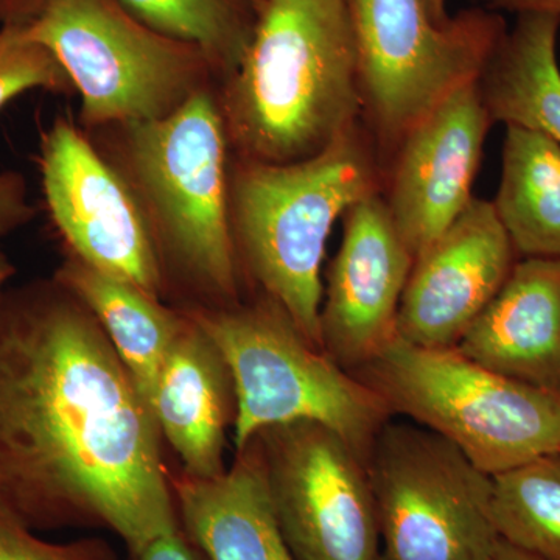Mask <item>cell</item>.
<instances>
[{"label": "cell", "instance_id": "obj_20", "mask_svg": "<svg viewBox=\"0 0 560 560\" xmlns=\"http://www.w3.org/2000/svg\"><path fill=\"white\" fill-rule=\"evenodd\" d=\"M493 209L518 257H560V147L506 127Z\"/></svg>", "mask_w": 560, "mask_h": 560}, {"label": "cell", "instance_id": "obj_18", "mask_svg": "<svg viewBox=\"0 0 560 560\" xmlns=\"http://www.w3.org/2000/svg\"><path fill=\"white\" fill-rule=\"evenodd\" d=\"M54 280L101 323L151 408L162 364L186 319L183 308L168 307L127 280L105 275L72 256L62 261Z\"/></svg>", "mask_w": 560, "mask_h": 560}, {"label": "cell", "instance_id": "obj_12", "mask_svg": "<svg viewBox=\"0 0 560 560\" xmlns=\"http://www.w3.org/2000/svg\"><path fill=\"white\" fill-rule=\"evenodd\" d=\"M341 220L340 249L327 268L320 302V348L355 372L396 338L397 313L416 257L382 194L357 202Z\"/></svg>", "mask_w": 560, "mask_h": 560}, {"label": "cell", "instance_id": "obj_27", "mask_svg": "<svg viewBox=\"0 0 560 560\" xmlns=\"http://www.w3.org/2000/svg\"><path fill=\"white\" fill-rule=\"evenodd\" d=\"M43 2L44 0H0V25L31 20Z\"/></svg>", "mask_w": 560, "mask_h": 560}, {"label": "cell", "instance_id": "obj_28", "mask_svg": "<svg viewBox=\"0 0 560 560\" xmlns=\"http://www.w3.org/2000/svg\"><path fill=\"white\" fill-rule=\"evenodd\" d=\"M492 560H541L536 558V556L529 555V552L521 550V548L512 547V545L506 544V541L501 540L499 550H497L495 556H493Z\"/></svg>", "mask_w": 560, "mask_h": 560}, {"label": "cell", "instance_id": "obj_14", "mask_svg": "<svg viewBox=\"0 0 560 560\" xmlns=\"http://www.w3.org/2000/svg\"><path fill=\"white\" fill-rule=\"evenodd\" d=\"M517 260L492 201L474 198L416 257L397 313V337L420 348H456Z\"/></svg>", "mask_w": 560, "mask_h": 560}, {"label": "cell", "instance_id": "obj_6", "mask_svg": "<svg viewBox=\"0 0 560 560\" xmlns=\"http://www.w3.org/2000/svg\"><path fill=\"white\" fill-rule=\"evenodd\" d=\"M404 416L440 434L495 477L560 453V396L504 377L456 348L394 338L352 372Z\"/></svg>", "mask_w": 560, "mask_h": 560}, {"label": "cell", "instance_id": "obj_3", "mask_svg": "<svg viewBox=\"0 0 560 560\" xmlns=\"http://www.w3.org/2000/svg\"><path fill=\"white\" fill-rule=\"evenodd\" d=\"M383 183L381 151L361 120L307 160L232 161L231 224L243 279L282 305L318 348L331 228L353 205L382 194Z\"/></svg>", "mask_w": 560, "mask_h": 560}, {"label": "cell", "instance_id": "obj_19", "mask_svg": "<svg viewBox=\"0 0 560 560\" xmlns=\"http://www.w3.org/2000/svg\"><path fill=\"white\" fill-rule=\"evenodd\" d=\"M560 20L521 14L480 79L492 124L539 132L560 147Z\"/></svg>", "mask_w": 560, "mask_h": 560}, {"label": "cell", "instance_id": "obj_24", "mask_svg": "<svg viewBox=\"0 0 560 560\" xmlns=\"http://www.w3.org/2000/svg\"><path fill=\"white\" fill-rule=\"evenodd\" d=\"M0 560H117L105 539L50 541L0 508Z\"/></svg>", "mask_w": 560, "mask_h": 560}, {"label": "cell", "instance_id": "obj_16", "mask_svg": "<svg viewBox=\"0 0 560 560\" xmlns=\"http://www.w3.org/2000/svg\"><path fill=\"white\" fill-rule=\"evenodd\" d=\"M183 312L186 319L162 364L151 411L183 474L219 477L228 469L224 452L235 420L234 382L219 348Z\"/></svg>", "mask_w": 560, "mask_h": 560}, {"label": "cell", "instance_id": "obj_23", "mask_svg": "<svg viewBox=\"0 0 560 560\" xmlns=\"http://www.w3.org/2000/svg\"><path fill=\"white\" fill-rule=\"evenodd\" d=\"M72 83L46 47L28 38L24 22L0 25V109L32 90L68 91ZM20 176H0V235L32 217Z\"/></svg>", "mask_w": 560, "mask_h": 560}, {"label": "cell", "instance_id": "obj_13", "mask_svg": "<svg viewBox=\"0 0 560 560\" xmlns=\"http://www.w3.org/2000/svg\"><path fill=\"white\" fill-rule=\"evenodd\" d=\"M492 125L475 81L423 117L390 154L382 197L415 257L474 200Z\"/></svg>", "mask_w": 560, "mask_h": 560}, {"label": "cell", "instance_id": "obj_17", "mask_svg": "<svg viewBox=\"0 0 560 560\" xmlns=\"http://www.w3.org/2000/svg\"><path fill=\"white\" fill-rule=\"evenodd\" d=\"M180 529L209 560H296L272 508L259 441L219 477H171Z\"/></svg>", "mask_w": 560, "mask_h": 560}, {"label": "cell", "instance_id": "obj_2", "mask_svg": "<svg viewBox=\"0 0 560 560\" xmlns=\"http://www.w3.org/2000/svg\"><path fill=\"white\" fill-rule=\"evenodd\" d=\"M221 113L235 158L315 156L361 120L349 0H261Z\"/></svg>", "mask_w": 560, "mask_h": 560}, {"label": "cell", "instance_id": "obj_25", "mask_svg": "<svg viewBox=\"0 0 560 560\" xmlns=\"http://www.w3.org/2000/svg\"><path fill=\"white\" fill-rule=\"evenodd\" d=\"M130 560H209L183 529L162 534L130 555Z\"/></svg>", "mask_w": 560, "mask_h": 560}, {"label": "cell", "instance_id": "obj_5", "mask_svg": "<svg viewBox=\"0 0 560 560\" xmlns=\"http://www.w3.org/2000/svg\"><path fill=\"white\" fill-rule=\"evenodd\" d=\"M219 348L235 393L234 451L285 423L337 431L368 463L393 419L385 400L313 345L278 302L256 294L231 307H183Z\"/></svg>", "mask_w": 560, "mask_h": 560}, {"label": "cell", "instance_id": "obj_9", "mask_svg": "<svg viewBox=\"0 0 560 560\" xmlns=\"http://www.w3.org/2000/svg\"><path fill=\"white\" fill-rule=\"evenodd\" d=\"M381 528L378 560H492L501 537L492 477L440 434L383 427L366 463Z\"/></svg>", "mask_w": 560, "mask_h": 560}, {"label": "cell", "instance_id": "obj_7", "mask_svg": "<svg viewBox=\"0 0 560 560\" xmlns=\"http://www.w3.org/2000/svg\"><path fill=\"white\" fill-rule=\"evenodd\" d=\"M355 35L361 124L383 165L412 127L480 81L508 32L497 11L463 10L438 21L425 0H349Z\"/></svg>", "mask_w": 560, "mask_h": 560}, {"label": "cell", "instance_id": "obj_30", "mask_svg": "<svg viewBox=\"0 0 560 560\" xmlns=\"http://www.w3.org/2000/svg\"><path fill=\"white\" fill-rule=\"evenodd\" d=\"M431 16L438 21L447 20L451 14L447 13V0H425Z\"/></svg>", "mask_w": 560, "mask_h": 560}, {"label": "cell", "instance_id": "obj_10", "mask_svg": "<svg viewBox=\"0 0 560 560\" xmlns=\"http://www.w3.org/2000/svg\"><path fill=\"white\" fill-rule=\"evenodd\" d=\"M256 438L272 508L294 559H381L366 463L337 431L301 420Z\"/></svg>", "mask_w": 560, "mask_h": 560}, {"label": "cell", "instance_id": "obj_8", "mask_svg": "<svg viewBox=\"0 0 560 560\" xmlns=\"http://www.w3.org/2000/svg\"><path fill=\"white\" fill-rule=\"evenodd\" d=\"M24 28L79 91L91 128L162 119L215 73L201 50L142 24L119 0H44Z\"/></svg>", "mask_w": 560, "mask_h": 560}, {"label": "cell", "instance_id": "obj_22", "mask_svg": "<svg viewBox=\"0 0 560 560\" xmlns=\"http://www.w3.org/2000/svg\"><path fill=\"white\" fill-rule=\"evenodd\" d=\"M501 540L541 560H560V453L492 477Z\"/></svg>", "mask_w": 560, "mask_h": 560}, {"label": "cell", "instance_id": "obj_21", "mask_svg": "<svg viewBox=\"0 0 560 560\" xmlns=\"http://www.w3.org/2000/svg\"><path fill=\"white\" fill-rule=\"evenodd\" d=\"M153 31L197 47L223 81L241 65L261 0H119Z\"/></svg>", "mask_w": 560, "mask_h": 560}, {"label": "cell", "instance_id": "obj_11", "mask_svg": "<svg viewBox=\"0 0 560 560\" xmlns=\"http://www.w3.org/2000/svg\"><path fill=\"white\" fill-rule=\"evenodd\" d=\"M39 165L47 208L69 256L164 301L168 282L160 250L119 167L62 117L44 132Z\"/></svg>", "mask_w": 560, "mask_h": 560}, {"label": "cell", "instance_id": "obj_15", "mask_svg": "<svg viewBox=\"0 0 560 560\" xmlns=\"http://www.w3.org/2000/svg\"><path fill=\"white\" fill-rule=\"evenodd\" d=\"M456 349L497 374L560 396V257L517 260Z\"/></svg>", "mask_w": 560, "mask_h": 560}, {"label": "cell", "instance_id": "obj_1", "mask_svg": "<svg viewBox=\"0 0 560 560\" xmlns=\"http://www.w3.org/2000/svg\"><path fill=\"white\" fill-rule=\"evenodd\" d=\"M149 401L60 283L0 300V508L33 530H110L132 555L180 528Z\"/></svg>", "mask_w": 560, "mask_h": 560}, {"label": "cell", "instance_id": "obj_29", "mask_svg": "<svg viewBox=\"0 0 560 560\" xmlns=\"http://www.w3.org/2000/svg\"><path fill=\"white\" fill-rule=\"evenodd\" d=\"M14 268L11 265L9 257L5 256L2 249H0V300L5 294V287L9 280L13 278Z\"/></svg>", "mask_w": 560, "mask_h": 560}, {"label": "cell", "instance_id": "obj_4", "mask_svg": "<svg viewBox=\"0 0 560 560\" xmlns=\"http://www.w3.org/2000/svg\"><path fill=\"white\" fill-rule=\"evenodd\" d=\"M119 128V171L149 221L168 290L179 283L191 296L187 307L242 302L231 224L234 151L219 98L205 88L162 119Z\"/></svg>", "mask_w": 560, "mask_h": 560}, {"label": "cell", "instance_id": "obj_26", "mask_svg": "<svg viewBox=\"0 0 560 560\" xmlns=\"http://www.w3.org/2000/svg\"><path fill=\"white\" fill-rule=\"evenodd\" d=\"M482 9L517 14H548L560 20V0H478Z\"/></svg>", "mask_w": 560, "mask_h": 560}]
</instances>
